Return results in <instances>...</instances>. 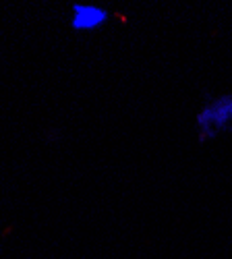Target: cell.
I'll return each instance as SVG.
<instances>
[{"label": "cell", "instance_id": "obj_1", "mask_svg": "<svg viewBox=\"0 0 232 259\" xmlns=\"http://www.w3.org/2000/svg\"><path fill=\"white\" fill-rule=\"evenodd\" d=\"M232 120V98H222L201 114V126H209V133H216L220 126Z\"/></svg>", "mask_w": 232, "mask_h": 259}]
</instances>
